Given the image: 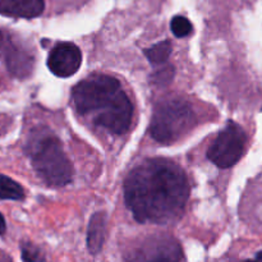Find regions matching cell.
I'll return each mask as SVG.
<instances>
[{"label": "cell", "instance_id": "1", "mask_svg": "<svg viewBox=\"0 0 262 262\" xmlns=\"http://www.w3.org/2000/svg\"><path fill=\"white\" fill-rule=\"evenodd\" d=\"M189 197L183 169L165 159L145 160L124 183V200L137 222L168 224L182 216Z\"/></svg>", "mask_w": 262, "mask_h": 262}, {"label": "cell", "instance_id": "2", "mask_svg": "<svg viewBox=\"0 0 262 262\" xmlns=\"http://www.w3.org/2000/svg\"><path fill=\"white\" fill-rule=\"evenodd\" d=\"M72 99L79 114L92 115L95 124L110 132L122 135L130 127L133 106L114 77H87L74 87Z\"/></svg>", "mask_w": 262, "mask_h": 262}, {"label": "cell", "instance_id": "3", "mask_svg": "<svg viewBox=\"0 0 262 262\" xmlns=\"http://www.w3.org/2000/svg\"><path fill=\"white\" fill-rule=\"evenodd\" d=\"M33 169L46 184L63 187L71 183L73 168L60 141L49 129H33L26 145Z\"/></svg>", "mask_w": 262, "mask_h": 262}, {"label": "cell", "instance_id": "4", "mask_svg": "<svg viewBox=\"0 0 262 262\" xmlns=\"http://www.w3.org/2000/svg\"><path fill=\"white\" fill-rule=\"evenodd\" d=\"M196 117L191 105L182 100H168L155 107L150 135L163 145H170L194 127Z\"/></svg>", "mask_w": 262, "mask_h": 262}, {"label": "cell", "instance_id": "5", "mask_svg": "<svg viewBox=\"0 0 262 262\" xmlns=\"http://www.w3.org/2000/svg\"><path fill=\"white\" fill-rule=\"evenodd\" d=\"M246 133L241 125L228 122L207 151V158L216 166L227 169L238 163L245 152Z\"/></svg>", "mask_w": 262, "mask_h": 262}, {"label": "cell", "instance_id": "6", "mask_svg": "<svg viewBox=\"0 0 262 262\" xmlns=\"http://www.w3.org/2000/svg\"><path fill=\"white\" fill-rule=\"evenodd\" d=\"M0 59L8 71L18 78H26L33 68V58L27 50L18 45L9 33L0 30Z\"/></svg>", "mask_w": 262, "mask_h": 262}, {"label": "cell", "instance_id": "7", "mask_svg": "<svg viewBox=\"0 0 262 262\" xmlns=\"http://www.w3.org/2000/svg\"><path fill=\"white\" fill-rule=\"evenodd\" d=\"M82 64V53L73 42H59L48 56V68L53 74L67 78L78 72Z\"/></svg>", "mask_w": 262, "mask_h": 262}, {"label": "cell", "instance_id": "8", "mask_svg": "<svg viewBox=\"0 0 262 262\" xmlns=\"http://www.w3.org/2000/svg\"><path fill=\"white\" fill-rule=\"evenodd\" d=\"M182 251L178 243L169 237L150 239L130 258V262H181Z\"/></svg>", "mask_w": 262, "mask_h": 262}, {"label": "cell", "instance_id": "9", "mask_svg": "<svg viewBox=\"0 0 262 262\" xmlns=\"http://www.w3.org/2000/svg\"><path fill=\"white\" fill-rule=\"evenodd\" d=\"M45 9L43 0H0V14L14 18H35Z\"/></svg>", "mask_w": 262, "mask_h": 262}, {"label": "cell", "instance_id": "10", "mask_svg": "<svg viewBox=\"0 0 262 262\" xmlns=\"http://www.w3.org/2000/svg\"><path fill=\"white\" fill-rule=\"evenodd\" d=\"M107 216L105 212H96L90 219L87 229V248L92 255H97L102 250L105 237H106Z\"/></svg>", "mask_w": 262, "mask_h": 262}, {"label": "cell", "instance_id": "11", "mask_svg": "<svg viewBox=\"0 0 262 262\" xmlns=\"http://www.w3.org/2000/svg\"><path fill=\"white\" fill-rule=\"evenodd\" d=\"M25 197L22 186L9 177L0 174V200H13L19 201Z\"/></svg>", "mask_w": 262, "mask_h": 262}, {"label": "cell", "instance_id": "12", "mask_svg": "<svg viewBox=\"0 0 262 262\" xmlns=\"http://www.w3.org/2000/svg\"><path fill=\"white\" fill-rule=\"evenodd\" d=\"M171 53V45L169 41H161L155 43L147 50H145L146 58L148 59L151 64H163L168 60L169 55Z\"/></svg>", "mask_w": 262, "mask_h": 262}, {"label": "cell", "instance_id": "13", "mask_svg": "<svg viewBox=\"0 0 262 262\" xmlns=\"http://www.w3.org/2000/svg\"><path fill=\"white\" fill-rule=\"evenodd\" d=\"M170 30L177 37H187L192 33L193 27L188 18L183 17V15H176L170 22Z\"/></svg>", "mask_w": 262, "mask_h": 262}, {"label": "cell", "instance_id": "14", "mask_svg": "<svg viewBox=\"0 0 262 262\" xmlns=\"http://www.w3.org/2000/svg\"><path fill=\"white\" fill-rule=\"evenodd\" d=\"M22 260L23 262H43L45 256L42 251L37 246L32 245L30 242L22 243Z\"/></svg>", "mask_w": 262, "mask_h": 262}, {"label": "cell", "instance_id": "15", "mask_svg": "<svg viewBox=\"0 0 262 262\" xmlns=\"http://www.w3.org/2000/svg\"><path fill=\"white\" fill-rule=\"evenodd\" d=\"M173 77H174V67L168 66L154 74V82L159 84H166L173 79Z\"/></svg>", "mask_w": 262, "mask_h": 262}, {"label": "cell", "instance_id": "16", "mask_svg": "<svg viewBox=\"0 0 262 262\" xmlns=\"http://www.w3.org/2000/svg\"><path fill=\"white\" fill-rule=\"evenodd\" d=\"M7 230V224H5V219L2 214H0V235H3Z\"/></svg>", "mask_w": 262, "mask_h": 262}, {"label": "cell", "instance_id": "17", "mask_svg": "<svg viewBox=\"0 0 262 262\" xmlns=\"http://www.w3.org/2000/svg\"><path fill=\"white\" fill-rule=\"evenodd\" d=\"M0 262H12L9 256H7L5 253L0 252Z\"/></svg>", "mask_w": 262, "mask_h": 262}, {"label": "cell", "instance_id": "18", "mask_svg": "<svg viewBox=\"0 0 262 262\" xmlns=\"http://www.w3.org/2000/svg\"><path fill=\"white\" fill-rule=\"evenodd\" d=\"M256 260H257L258 262H262V251H261V252H258L257 255H256Z\"/></svg>", "mask_w": 262, "mask_h": 262}, {"label": "cell", "instance_id": "19", "mask_svg": "<svg viewBox=\"0 0 262 262\" xmlns=\"http://www.w3.org/2000/svg\"><path fill=\"white\" fill-rule=\"evenodd\" d=\"M243 262H258V261L256 260V258H255V260H253V261H250V260H248V261H243Z\"/></svg>", "mask_w": 262, "mask_h": 262}]
</instances>
